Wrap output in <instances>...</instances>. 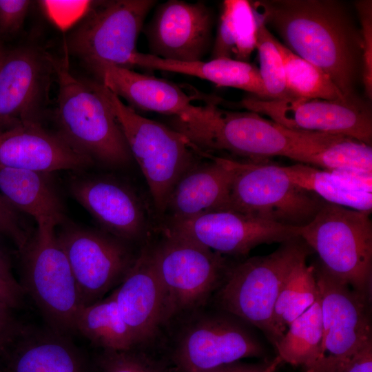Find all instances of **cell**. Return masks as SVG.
<instances>
[{
	"label": "cell",
	"instance_id": "cell-17",
	"mask_svg": "<svg viewBox=\"0 0 372 372\" xmlns=\"http://www.w3.org/2000/svg\"><path fill=\"white\" fill-rule=\"evenodd\" d=\"M69 190L102 231L128 243L148 235V211L134 190L124 183L107 176H74Z\"/></svg>",
	"mask_w": 372,
	"mask_h": 372
},
{
	"label": "cell",
	"instance_id": "cell-33",
	"mask_svg": "<svg viewBox=\"0 0 372 372\" xmlns=\"http://www.w3.org/2000/svg\"><path fill=\"white\" fill-rule=\"evenodd\" d=\"M256 14L258 21L256 49L260 64L258 69L267 94L265 99H293L287 89L282 60L275 43L276 37L256 12Z\"/></svg>",
	"mask_w": 372,
	"mask_h": 372
},
{
	"label": "cell",
	"instance_id": "cell-5",
	"mask_svg": "<svg viewBox=\"0 0 372 372\" xmlns=\"http://www.w3.org/2000/svg\"><path fill=\"white\" fill-rule=\"evenodd\" d=\"M312 249L299 236L273 252L231 265L216 291L220 310L262 331L274 344L273 315L281 288L292 268Z\"/></svg>",
	"mask_w": 372,
	"mask_h": 372
},
{
	"label": "cell",
	"instance_id": "cell-32",
	"mask_svg": "<svg viewBox=\"0 0 372 372\" xmlns=\"http://www.w3.org/2000/svg\"><path fill=\"white\" fill-rule=\"evenodd\" d=\"M280 54L288 91L293 99L347 101L322 70L298 56L275 38Z\"/></svg>",
	"mask_w": 372,
	"mask_h": 372
},
{
	"label": "cell",
	"instance_id": "cell-13",
	"mask_svg": "<svg viewBox=\"0 0 372 372\" xmlns=\"http://www.w3.org/2000/svg\"><path fill=\"white\" fill-rule=\"evenodd\" d=\"M56 233L76 282L82 307L119 285L134 262L129 243L102 230L61 224Z\"/></svg>",
	"mask_w": 372,
	"mask_h": 372
},
{
	"label": "cell",
	"instance_id": "cell-12",
	"mask_svg": "<svg viewBox=\"0 0 372 372\" xmlns=\"http://www.w3.org/2000/svg\"><path fill=\"white\" fill-rule=\"evenodd\" d=\"M154 0L103 3L71 34L68 48L89 66L107 63L132 70V59Z\"/></svg>",
	"mask_w": 372,
	"mask_h": 372
},
{
	"label": "cell",
	"instance_id": "cell-6",
	"mask_svg": "<svg viewBox=\"0 0 372 372\" xmlns=\"http://www.w3.org/2000/svg\"><path fill=\"white\" fill-rule=\"evenodd\" d=\"M371 211L324 202L299 236L320 259L321 267L371 302Z\"/></svg>",
	"mask_w": 372,
	"mask_h": 372
},
{
	"label": "cell",
	"instance_id": "cell-3",
	"mask_svg": "<svg viewBox=\"0 0 372 372\" xmlns=\"http://www.w3.org/2000/svg\"><path fill=\"white\" fill-rule=\"evenodd\" d=\"M94 82L114 114L132 156L145 178L159 227L174 185L201 156L200 152L179 132L141 116L100 82Z\"/></svg>",
	"mask_w": 372,
	"mask_h": 372
},
{
	"label": "cell",
	"instance_id": "cell-45",
	"mask_svg": "<svg viewBox=\"0 0 372 372\" xmlns=\"http://www.w3.org/2000/svg\"><path fill=\"white\" fill-rule=\"evenodd\" d=\"M6 54V51L4 50L3 47L0 43V65L5 57Z\"/></svg>",
	"mask_w": 372,
	"mask_h": 372
},
{
	"label": "cell",
	"instance_id": "cell-19",
	"mask_svg": "<svg viewBox=\"0 0 372 372\" xmlns=\"http://www.w3.org/2000/svg\"><path fill=\"white\" fill-rule=\"evenodd\" d=\"M136 347L154 341L165 326V300L155 269L152 245H144L123 280L112 291Z\"/></svg>",
	"mask_w": 372,
	"mask_h": 372
},
{
	"label": "cell",
	"instance_id": "cell-44",
	"mask_svg": "<svg viewBox=\"0 0 372 372\" xmlns=\"http://www.w3.org/2000/svg\"><path fill=\"white\" fill-rule=\"evenodd\" d=\"M0 279L12 282L19 283L14 278L12 271L10 257L7 252L0 245Z\"/></svg>",
	"mask_w": 372,
	"mask_h": 372
},
{
	"label": "cell",
	"instance_id": "cell-18",
	"mask_svg": "<svg viewBox=\"0 0 372 372\" xmlns=\"http://www.w3.org/2000/svg\"><path fill=\"white\" fill-rule=\"evenodd\" d=\"M52 74L48 54L32 48L6 52L0 65V130L39 122Z\"/></svg>",
	"mask_w": 372,
	"mask_h": 372
},
{
	"label": "cell",
	"instance_id": "cell-42",
	"mask_svg": "<svg viewBox=\"0 0 372 372\" xmlns=\"http://www.w3.org/2000/svg\"><path fill=\"white\" fill-rule=\"evenodd\" d=\"M359 190L372 193V173L358 171H331Z\"/></svg>",
	"mask_w": 372,
	"mask_h": 372
},
{
	"label": "cell",
	"instance_id": "cell-24",
	"mask_svg": "<svg viewBox=\"0 0 372 372\" xmlns=\"http://www.w3.org/2000/svg\"><path fill=\"white\" fill-rule=\"evenodd\" d=\"M132 65L133 68L193 76L209 81L218 87L237 88L258 98L267 99L258 68L248 62L230 59L183 62L137 52L132 59Z\"/></svg>",
	"mask_w": 372,
	"mask_h": 372
},
{
	"label": "cell",
	"instance_id": "cell-31",
	"mask_svg": "<svg viewBox=\"0 0 372 372\" xmlns=\"http://www.w3.org/2000/svg\"><path fill=\"white\" fill-rule=\"evenodd\" d=\"M322 338V318L318 296L305 312L288 327L276 345L278 356L293 366L311 367L318 358Z\"/></svg>",
	"mask_w": 372,
	"mask_h": 372
},
{
	"label": "cell",
	"instance_id": "cell-10",
	"mask_svg": "<svg viewBox=\"0 0 372 372\" xmlns=\"http://www.w3.org/2000/svg\"><path fill=\"white\" fill-rule=\"evenodd\" d=\"M315 268V267H314ZM322 318L317 360L305 372H340L372 342L369 301L321 266L315 268Z\"/></svg>",
	"mask_w": 372,
	"mask_h": 372
},
{
	"label": "cell",
	"instance_id": "cell-41",
	"mask_svg": "<svg viewBox=\"0 0 372 372\" xmlns=\"http://www.w3.org/2000/svg\"><path fill=\"white\" fill-rule=\"evenodd\" d=\"M340 372H372V342L357 353Z\"/></svg>",
	"mask_w": 372,
	"mask_h": 372
},
{
	"label": "cell",
	"instance_id": "cell-46",
	"mask_svg": "<svg viewBox=\"0 0 372 372\" xmlns=\"http://www.w3.org/2000/svg\"><path fill=\"white\" fill-rule=\"evenodd\" d=\"M2 351H3V348L0 347V358H1V355Z\"/></svg>",
	"mask_w": 372,
	"mask_h": 372
},
{
	"label": "cell",
	"instance_id": "cell-15",
	"mask_svg": "<svg viewBox=\"0 0 372 372\" xmlns=\"http://www.w3.org/2000/svg\"><path fill=\"white\" fill-rule=\"evenodd\" d=\"M299 228L261 220L233 210L222 209L166 223L160 229L225 256L245 257L260 245L282 243L299 237Z\"/></svg>",
	"mask_w": 372,
	"mask_h": 372
},
{
	"label": "cell",
	"instance_id": "cell-20",
	"mask_svg": "<svg viewBox=\"0 0 372 372\" xmlns=\"http://www.w3.org/2000/svg\"><path fill=\"white\" fill-rule=\"evenodd\" d=\"M94 161L39 122L0 130V167L49 173L92 166Z\"/></svg>",
	"mask_w": 372,
	"mask_h": 372
},
{
	"label": "cell",
	"instance_id": "cell-16",
	"mask_svg": "<svg viewBox=\"0 0 372 372\" xmlns=\"http://www.w3.org/2000/svg\"><path fill=\"white\" fill-rule=\"evenodd\" d=\"M213 14L203 2L169 0L145 26L150 54L167 60L203 61L211 43Z\"/></svg>",
	"mask_w": 372,
	"mask_h": 372
},
{
	"label": "cell",
	"instance_id": "cell-39",
	"mask_svg": "<svg viewBox=\"0 0 372 372\" xmlns=\"http://www.w3.org/2000/svg\"><path fill=\"white\" fill-rule=\"evenodd\" d=\"M11 306L0 302V347L4 349L25 328L14 316Z\"/></svg>",
	"mask_w": 372,
	"mask_h": 372
},
{
	"label": "cell",
	"instance_id": "cell-30",
	"mask_svg": "<svg viewBox=\"0 0 372 372\" xmlns=\"http://www.w3.org/2000/svg\"><path fill=\"white\" fill-rule=\"evenodd\" d=\"M318 296L315 268L302 259L289 272L276 302L273 315L275 347L289 324L312 306Z\"/></svg>",
	"mask_w": 372,
	"mask_h": 372
},
{
	"label": "cell",
	"instance_id": "cell-38",
	"mask_svg": "<svg viewBox=\"0 0 372 372\" xmlns=\"http://www.w3.org/2000/svg\"><path fill=\"white\" fill-rule=\"evenodd\" d=\"M32 3L29 0H0V34L19 32Z\"/></svg>",
	"mask_w": 372,
	"mask_h": 372
},
{
	"label": "cell",
	"instance_id": "cell-1",
	"mask_svg": "<svg viewBox=\"0 0 372 372\" xmlns=\"http://www.w3.org/2000/svg\"><path fill=\"white\" fill-rule=\"evenodd\" d=\"M266 26L294 54L327 74L348 99L361 80L362 39L347 5L338 0H258L251 3Z\"/></svg>",
	"mask_w": 372,
	"mask_h": 372
},
{
	"label": "cell",
	"instance_id": "cell-2",
	"mask_svg": "<svg viewBox=\"0 0 372 372\" xmlns=\"http://www.w3.org/2000/svg\"><path fill=\"white\" fill-rule=\"evenodd\" d=\"M59 85L58 133L94 163L120 167L133 158L118 121L94 81L76 78L66 59L50 56Z\"/></svg>",
	"mask_w": 372,
	"mask_h": 372
},
{
	"label": "cell",
	"instance_id": "cell-4",
	"mask_svg": "<svg viewBox=\"0 0 372 372\" xmlns=\"http://www.w3.org/2000/svg\"><path fill=\"white\" fill-rule=\"evenodd\" d=\"M211 97L204 114L188 123H172L200 151L238 161L262 163L273 156L289 158L293 147L291 130L251 111L220 108Z\"/></svg>",
	"mask_w": 372,
	"mask_h": 372
},
{
	"label": "cell",
	"instance_id": "cell-23",
	"mask_svg": "<svg viewBox=\"0 0 372 372\" xmlns=\"http://www.w3.org/2000/svg\"><path fill=\"white\" fill-rule=\"evenodd\" d=\"M0 372H87L68 336L25 326L4 349Z\"/></svg>",
	"mask_w": 372,
	"mask_h": 372
},
{
	"label": "cell",
	"instance_id": "cell-21",
	"mask_svg": "<svg viewBox=\"0 0 372 372\" xmlns=\"http://www.w3.org/2000/svg\"><path fill=\"white\" fill-rule=\"evenodd\" d=\"M104 87L132 108L152 111L174 117L172 121L185 123L203 114L204 106L192 104L198 95L186 93L166 79L139 73L107 63L90 66Z\"/></svg>",
	"mask_w": 372,
	"mask_h": 372
},
{
	"label": "cell",
	"instance_id": "cell-35",
	"mask_svg": "<svg viewBox=\"0 0 372 372\" xmlns=\"http://www.w3.org/2000/svg\"><path fill=\"white\" fill-rule=\"evenodd\" d=\"M362 39L361 80L364 93L372 99V1L360 0L354 3Z\"/></svg>",
	"mask_w": 372,
	"mask_h": 372
},
{
	"label": "cell",
	"instance_id": "cell-40",
	"mask_svg": "<svg viewBox=\"0 0 372 372\" xmlns=\"http://www.w3.org/2000/svg\"><path fill=\"white\" fill-rule=\"evenodd\" d=\"M282 362L278 356L259 363H244L238 361L204 372H276Z\"/></svg>",
	"mask_w": 372,
	"mask_h": 372
},
{
	"label": "cell",
	"instance_id": "cell-34",
	"mask_svg": "<svg viewBox=\"0 0 372 372\" xmlns=\"http://www.w3.org/2000/svg\"><path fill=\"white\" fill-rule=\"evenodd\" d=\"M100 372H167L136 348L118 351H103L99 359Z\"/></svg>",
	"mask_w": 372,
	"mask_h": 372
},
{
	"label": "cell",
	"instance_id": "cell-28",
	"mask_svg": "<svg viewBox=\"0 0 372 372\" xmlns=\"http://www.w3.org/2000/svg\"><path fill=\"white\" fill-rule=\"evenodd\" d=\"M75 330L103 351H118L136 348L113 292L105 298L83 307L76 319Z\"/></svg>",
	"mask_w": 372,
	"mask_h": 372
},
{
	"label": "cell",
	"instance_id": "cell-25",
	"mask_svg": "<svg viewBox=\"0 0 372 372\" xmlns=\"http://www.w3.org/2000/svg\"><path fill=\"white\" fill-rule=\"evenodd\" d=\"M48 173L0 167V192L17 211L37 223L52 219L65 222L63 203Z\"/></svg>",
	"mask_w": 372,
	"mask_h": 372
},
{
	"label": "cell",
	"instance_id": "cell-8",
	"mask_svg": "<svg viewBox=\"0 0 372 372\" xmlns=\"http://www.w3.org/2000/svg\"><path fill=\"white\" fill-rule=\"evenodd\" d=\"M227 158L232 177L226 209L299 228L313 219L324 202L293 183L282 166Z\"/></svg>",
	"mask_w": 372,
	"mask_h": 372
},
{
	"label": "cell",
	"instance_id": "cell-7",
	"mask_svg": "<svg viewBox=\"0 0 372 372\" xmlns=\"http://www.w3.org/2000/svg\"><path fill=\"white\" fill-rule=\"evenodd\" d=\"M163 235L152 245V255L164 293L165 325L202 309L231 264L225 256L191 240Z\"/></svg>",
	"mask_w": 372,
	"mask_h": 372
},
{
	"label": "cell",
	"instance_id": "cell-43",
	"mask_svg": "<svg viewBox=\"0 0 372 372\" xmlns=\"http://www.w3.org/2000/svg\"><path fill=\"white\" fill-rule=\"evenodd\" d=\"M25 292L19 283H12L0 279V302L18 307Z\"/></svg>",
	"mask_w": 372,
	"mask_h": 372
},
{
	"label": "cell",
	"instance_id": "cell-27",
	"mask_svg": "<svg viewBox=\"0 0 372 372\" xmlns=\"http://www.w3.org/2000/svg\"><path fill=\"white\" fill-rule=\"evenodd\" d=\"M258 21L251 2L225 0L222 4L211 59L247 62L256 50Z\"/></svg>",
	"mask_w": 372,
	"mask_h": 372
},
{
	"label": "cell",
	"instance_id": "cell-11",
	"mask_svg": "<svg viewBox=\"0 0 372 372\" xmlns=\"http://www.w3.org/2000/svg\"><path fill=\"white\" fill-rule=\"evenodd\" d=\"M188 317L173 351L180 372H204L264 353L245 322L231 314L223 311L203 313L200 309Z\"/></svg>",
	"mask_w": 372,
	"mask_h": 372
},
{
	"label": "cell",
	"instance_id": "cell-26",
	"mask_svg": "<svg viewBox=\"0 0 372 372\" xmlns=\"http://www.w3.org/2000/svg\"><path fill=\"white\" fill-rule=\"evenodd\" d=\"M291 159L328 171L372 173V147L340 134L304 132Z\"/></svg>",
	"mask_w": 372,
	"mask_h": 372
},
{
	"label": "cell",
	"instance_id": "cell-14",
	"mask_svg": "<svg viewBox=\"0 0 372 372\" xmlns=\"http://www.w3.org/2000/svg\"><path fill=\"white\" fill-rule=\"evenodd\" d=\"M238 104L287 129L340 134L372 144L371 108L359 98L272 100L249 95Z\"/></svg>",
	"mask_w": 372,
	"mask_h": 372
},
{
	"label": "cell",
	"instance_id": "cell-37",
	"mask_svg": "<svg viewBox=\"0 0 372 372\" xmlns=\"http://www.w3.org/2000/svg\"><path fill=\"white\" fill-rule=\"evenodd\" d=\"M0 234L12 240L19 253L25 249L32 236L18 211L7 202L1 192Z\"/></svg>",
	"mask_w": 372,
	"mask_h": 372
},
{
	"label": "cell",
	"instance_id": "cell-36",
	"mask_svg": "<svg viewBox=\"0 0 372 372\" xmlns=\"http://www.w3.org/2000/svg\"><path fill=\"white\" fill-rule=\"evenodd\" d=\"M39 2L50 20L63 30L72 25L93 4L90 1L47 0Z\"/></svg>",
	"mask_w": 372,
	"mask_h": 372
},
{
	"label": "cell",
	"instance_id": "cell-9",
	"mask_svg": "<svg viewBox=\"0 0 372 372\" xmlns=\"http://www.w3.org/2000/svg\"><path fill=\"white\" fill-rule=\"evenodd\" d=\"M35 234L20 253L23 288L39 309L50 329L69 335L82 308L73 273L52 219L37 223Z\"/></svg>",
	"mask_w": 372,
	"mask_h": 372
},
{
	"label": "cell",
	"instance_id": "cell-29",
	"mask_svg": "<svg viewBox=\"0 0 372 372\" xmlns=\"http://www.w3.org/2000/svg\"><path fill=\"white\" fill-rule=\"evenodd\" d=\"M282 168L293 183L327 203L355 210H372V193L354 188L333 172L300 163Z\"/></svg>",
	"mask_w": 372,
	"mask_h": 372
},
{
	"label": "cell",
	"instance_id": "cell-22",
	"mask_svg": "<svg viewBox=\"0 0 372 372\" xmlns=\"http://www.w3.org/2000/svg\"><path fill=\"white\" fill-rule=\"evenodd\" d=\"M201 156L180 176L167 200L164 224L226 209L232 172L227 158Z\"/></svg>",
	"mask_w": 372,
	"mask_h": 372
}]
</instances>
